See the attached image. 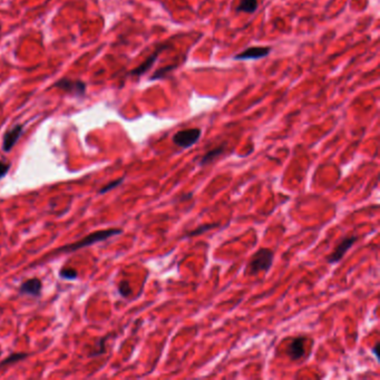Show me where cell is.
<instances>
[{
    "label": "cell",
    "mask_w": 380,
    "mask_h": 380,
    "mask_svg": "<svg viewBox=\"0 0 380 380\" xmlns=\"http://www.w3.org/2000/svg\"><path fill=\"white\" fill-rule=\"evenodd\" d=\"M59 275H61L63 279H66V280H75L77 279L78 273L75 269L65 268L59 271Z\"/></svg>",
    "instance_id": "16"
},
{
    "label": "cell",
    "mask_w": 380,
    "mask_h": 380,
    "mask_svg": "<svg viewBox=\"0 0 380 380\" xmlns=\"http://www.w3.org/2000/svg\"><path fill=\"white\" fill-rule=\"evenodd\" d=\"M24 132V125L18 124L12 127L11 130H8L6 133H5L4 138H3V150L5 152H11L13 150V147L16 145V143L18 142L19 137L22 136Z\"/></svg>",
    "instance_id": "6"
},
{
    "label": "cell",
    "mask_w": 380,
    "mask_h": 380,
    "mask_svg": "<svg viewBox=\"0 0 380 380\" xmlns=\"http://www.w3.org/2000/svg\"><path fill=\"white\" fill-rule=\"evenodd\" d=\"M175 67H176V65H170V66H166V67H163V68L159 69V71H156L154 75L151 77V81L163 80V78H165L167 74L171 73Z\"/></svg>",
    "instance_id": "14"
},
{
    "label": "cell",
    "mask_w": 380,
    "mask_h": 380,
    "mask_svg": "<svg viewBox=\"0 0 380 380\" xmlns=\"http://www.w3.org/2000/svg\"><path fill=\"white\" fill-rule=\"evenodd\" d=\"M55 86L58 90H62L65 93L71 94L73 96L82 97L86 92V84L83 81H74L71 78H62L57 83H55Z\"/></svg>",
    "instance_id": "4"
},
{
    "label": "cell",
    "mask_w": 380,
    "mask_h": 380,
    "mask_svg": "<svg viewBox=\"0 0 380 380\" xmlns=\"http://www.w3.org/2000/svg\"><path fill=\"white\" fill-rule=\"evenodd\" d=\"M28 357V353H13L11 356L7 357L4 361L0 363V368H3L5 366H8V364H12L15 362L22 361V360L26 359Z\"/></svg>",
    "instance_id": "13"
},
{
    "label": "cell",
    "mask_w": 380,
    "mask_h": 380,
    "mask_svg": "<svg viewBox=\"0 0 380 380\" xmlns=\"http://www.w3.org/2000/svg\"><path fill=\"white\" fill-rule=\"evenodd\" d=\"M43 283L41 279L32 278L25 281L19 288V293L32 295V297H39L42 293Z\"/></svg>",
    "instance_id": "7"
},
{
    "label": "cell",
    "mask_w": 380,
    "mask_h": 380,
    "mask_svg": "<svg viewBox=\"0 0 380 380\" xmlns=\"http://www.w3.org/2000/svg\"><path fill=\"white\" fill-rule=\"evenodd\" d=\"M271 52L270 47H250L244 52L238 54L234 58L239 61H246V59H259L269 55Z\"/></svg>",
    "instance_id": "9"
},
{
    "label": "cell",
    "mask_w": 380,
    "mask_h": 380,
    "mask_svg": "<svg viewBox=\"0 0 380 380\" xmlns=\"http://www.w3.org/2000/svg\"><path fill=\"white\" fill-rule=\"evenodd\" d=\"M201 137V130L200 128H189V130H183L177 132L173 136V142L174 144L182 149H189L192 145L200 140Z\"/></svg>",
    "instance_id": "3"
},
{
    "label": "cell",
    "mask_w": 380,
    "mask_h": 380,
    "mask_svg": "<svg viewBox=\"0 0 380 380\" xmlns=\"http://www.w3.org/2000/svg\"><path fill=\"white\" fill-rule=\"evenodd\" d=\"M377 347H378V343H377L376 345H374V348H373V353H374V354H376V356L378 357V352H377Z\"/></svg>",
    "instance_id": "20"
},
{
    "label": "cell",
    "mask_w": 380,
    "mask_h": 380,
    "mask_svg": "<svg viewBox=\"0 0 380 380\" xmlns=\"http://www.w3.org/2000/svg\"><path fill=\"white\" fill-rule=\"evenodd\" d=\"M122 232L123 231L121 229H108V230H102V231L93 232V233L86 235L85 238H83L82 240L75 242V243L61 246V248H58L55 251V253H58V252H64V253L74 252V251L81 250L83 248H86V246H90L92 244H95V243H97V242L105 241L107 239L112 238V236L117 235V234H121Z\"/></svg>",
    "instance_id": "1"
},
{
    "label": "cell",
    "mask_w": 380,
    "mask_h": 380,
    "mask_svg": "<svg viewBox=\"0 0 380 380\" xmlns=\"http://www.w3.org/2000/svg\"><path fill=\"white\" fill-rule=\"evenodd\" d=\"M258 8V0H241L236 11L252 14Z\"/></svg>",
    "instance_id": "12"
},
{
    "label": "cell",
    "mask_w": 380,
    "mask_h": 380,
    "mask_svg": "<svg viewBox=\"0 0 380 380\" xmlns=\"http://www.w3.org/2000/svg\"><path fill=\"white\" fill-rule=\"evenodd\" d=\"M305 339L304 337L294 338L288 345V354L292 361H297L304 356L305 351Z\"/></svg>",
    "instance_id": "8"
},
{
    "label": "cell",
    "mask_w": 380,
    "mask_h": 380,
    "mask_svg": "<svg viewBox=\"0 0 380 380\" xmlns=\"http://www.w3.org/2000/svg\"><path fill=\"white\" fill-rule=\"evenodd\" d=\"M218 226V224H205V225H200L197 226L196 229H194L193 231H191L190 233H187L185 235V238H191V236H196V235H200L201 233H204L205 231H209L211 229L213 228H216Z\"/></svg>",
    "instance_id": "15"
},
{
    "label": "cell",
    "mask_w": 380,
    "mask_h": 380,
    "mask_svg": "<svg viewBox=\"0 0 380 380\" xmlns=\"http://www.w3.org/2000/svg\"><path fill=\"white\" fill-rule=\"evenodd\" d=\"M118 292L122 295L123 298H128L130 294L132 293V289L130 283L127 281H122V282L118 284Z\"/></svg>",
    "instance_id": "18"
},
{
    "label": "cell",
    "mask_w": 380,
    "mask_h": 380,
    "mask_svg": "<svg viewBox=\"0 0 380 380\" xmlns=\"http://www.w3.org/2000/svg\"><path fill=\"white\" fill-rule=\"evenodd\" d=\"M164 49H166V46L160 47L159 49H157V51H155L154 53H153L152 55L149 58H147L144 63L142 64V65L136 67L135 69H133V71L131 72V75H133V76H142V75H144V74L153 66V64L155 63L157 57H159L160 54L163 51H164Z\"/></svg>",
    "instance_id": "10"
},
{
    "label": "cell",
    "mask_w": 380,
    "mask_h": 380,
    "mask_svg": "<svg viewBox=\"0 0 380 380\" xmlns=\"http://www.w3.org/2000/svg\"><path fill=\"white\" fill-rule=\"evenodd\" d=\"M357 239H358L357 236H351V238L343 239L337 246H335L333 252L329 254V256L327 258L328 263L333 264V263L339 262V261L343 258L344 254L348 252L349 249L353 245L354 242L357 241Z\"/></svg>",
    "instance_id": "5"
},
{
    "label": "cell",
    "mask_w": 380,
    "mask_h": 380,
    "mask_svg": "<svg viewBox=\"0 0 380 380\" xmlns=\"http://www.w3.org/2000/svg\"><path fill=\"white\" fill-rule=\"evenodd\" d=\"M11 170V164L4 161H0V179L7 175V173Z\"/></svg>",
    "instance_id": "19"
},
{
    "label": "cell",
    "mask_w": 380,
    "mask_h": 380,
    "mask_svg": "<svg viewBox=\"0 0 380 380\" xmlns=\"http://www.w3.org/2000/svg\"><path fill=\"white\" fill-rule=\"evenodd\" d=\"M273 252L270 249H260L252 255L245 272L250 275L268 272L273 263Z\"/></svg>",
    "instance_id": "2"
},
{
    "label": "cell",
    "mask_w": 380,
    "mask_h": 380,
    "mask_svg": "<svg viewBox=\"0 0 380 380\" xmlns=\"http://www.w3.org/2000/svg\"><path fill=\"white\" fill-rule=\"evenodd\" d=\"M223 151H224V145L218 146V147H215V149L209 151V152L206 153V154H204L203 156H202V159L200 161V165L201 166H205L207 164H210V163L213 162L216 159V157L220 156L222 154V153H223Z\"/></svg>",
    "instance_id": "11"
},
{
    "label": "cell",
    "mask_w": 380,
    "mask_h": 380,
    "mask_svg": "<svg viewBox=\"0 0 380 380\" xmlns=\"http://www.w3.org/2000/svg\"><path fill=\"white\" fill-rule=\"evenodd\" d=\"M123 181H124V177H121V179H117L115 181L110 182V183H107L105 186H103L102 189L100 190V192H98V193H100V194L107 193V192H110L113 189H115V187H117L118 185H121Z\"/></svg>",
    "instance_id": "17"
}]
</instances>
